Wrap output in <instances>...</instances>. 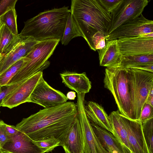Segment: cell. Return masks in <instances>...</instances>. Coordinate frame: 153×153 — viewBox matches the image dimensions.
Returning <instances> with one entry per match:
<instances>
[{
  "label": "cell",
  "instance_id": "obj_1",
  "mask_svg": "<svg viewBox=\"0 0 153 153\" xmlns=\"http://www.w3.org/2000/svg\"><path fill=\"white\" fill-rule=\"evenodd\" d=\"M77 115L76 104L67 102L23 118L16 127L33 141L54 138L61 146Z\"/></svg>",
  "mask_w": 153,
  "mask_h": 153
},
{
  "label": "cell",
  "instance_id": "obj_2",
  "mask_svg": "<svg viewBox=\"0 0 153 153\" xmlns=\"http://www.w3.org/2000/svg\"><path fill=\"white\" fill-rule=\"evenodd\" d=\"M70 13L90 49L95 51L92 41L97 32L105 37L108 34L111 14L108 13L99 0H72Z\"/></svg>",
  "mask_w": 153,
  "mask_h": 153
},
{
  "label": "cell",
  "instance_id": "obj_3",
  "mask_svg": "<svg viewBox=\"0 0 153 153\" xmlns=\"http://www.w3.org/2000/svg\"><path fill=\"white\" fill-rule=\"evenodd\" d=\"M69 7L54 8L41 12L24 22V26L19 34L31 36L38 41L62 39L68 16Z\"/></svg>",
  "mask_w": 153,
  "mask_h": 153
},
{
  "label": "cell",
  "instance_id": "obj_4",
  "mask_svg": "<svg viewBox=\"0 0 153 153\" xmlns=\"http://www.w3.org/2000/svg\"><path fill=\"white\" fill-rule=\"evenodd\" d=\"M103 82L113 95L120 113L136 120L131 78L128 68H106Z\"/></svg>",
  "mask_w": 153,
  "mask_h": 153
},
{
  "label": "cell",
  "instance_id": "obj_5",
  "mask_svg": "<svg viewBox=\"0 0 153 153\" xmlns=\"http://www.w3.org/2000/svg\"><path fill=\"white\" fill-rule=\"evenodd\" d=\"M60 41L53 39L39 42L24 57L23 65L7 85L27 79L48 67L50 62L48 59Z\"/></svg>",
  "mask_w": 153,
  "mask_h": 153
},
{
  "label": "cell",
  "instance_id": "obj_6",
  "mask_svg": "<svg viewBox=\"0 0 153 153\" xmlns=\"http://www.w3.org/2000/svg\"><path fill=\"white\" fill-rule=\"evenodd\" d=\"M132 89L134 115L139 120L142 108L153 88V72L128 68Z\"/></svg>",
  "mask_w": 153,
  "mask_h": 153
},
{
  "label": "cell",
  "instance_id": "obj_7",
  "mask_svg": "<svg viewBox=\"0 0 153 153\" xmlns=\"http://www.w3.org/2000/svg\"><path fill=\"white\" fill-rule=\"evenodd\" d=\"M39 42L32 37L19 34L14 42L2 55L0 60V75L25 57Z\"/></svg>",
  "mask_w": 153,
  "mask_h": 153
},
{
  "label": "cell",
  "instance_id": "obj_8",
  "mask_svg": "<svg viewBox=\"0 0 153 153\" xmlns=\"http://www.w3.org/2000/svg\"><path fill=\"white\" fill-rule=\"evenodd\" d=\"M140 36L153 37V21L142 14L118 27L105 38L108 41Z\"/></svg>",
  "mask_w": 153,
  "mask_h": 153
},
{
  "label": "cell",
  "instance_id": "obj_9",
  "mask_svg": "<svg viewBox=\"0 0 153 153\" xmlns=\"http://www.w3.org/2000/svg\"><path fill=\"white\" fill-rule=\"evenodd\" d=\"M149 2L147 0H122L111 14L108 35L121 25L142 14Z\"/></svg>",
  "mask_w": 153,
  "mask_h": 153
},
{
  "label": "cell",
  "instance_id": "obj_10",
  "mask_svg": "<svg viewBox=\"0 0 153 153\" xmlns=\"http://www.w3.org/2000/svg\"><path fill=\"white\" fill-rule=\"evenodd\" d=\"M85 94L77 93V116L82 128L84 153H108L95 135L86 116L84 108Z\"/></svg>",
  "mask_w": 153,
  "mask_h": 153
},
{
  "label": "cell",
  "instance_id": "obj_11",
  "mask_svg": "<svg viewBox=\"0 0 153 153\" xmlns=\"http://www.w3.org/2000/svg\"><path fill=\"white\" fill-rule=\"evenodd\" d=\"M68 100L63 93L51 87L43 77L30 95L28 102L36 103L45 108H48L65 103Z\"/></svg>",
  "mask_w": 153,
  "mask_h": 153
},
{
  "label": "cell",
  "instance_id": "obj_12",
  "mask_svg": "<svg viewBox=\"0 0 153 153\" xmlns=\"http://www.w3.org/2000/svg\"><path fill=\"white\" fill-rule=\"evenodd\" d=\"M43 77L42 72H40L27 79L4 98L0 106L11 109L28 102L32 93Z\"/></svg>",
  "mask_w": 153,
  "mask_h": 153
},
{
  "label": "cell",
  "instance_id": "obj_13",
  "mask_svg": "<svg viewBox=\"0 0 153 153\" xmlns=\"http://www.w3.org/2000/svg\"><path fill=\"white\" fill-rule=\"evenodd\" d=\"M117 39L119 50L123 56L153 54V37L140 36Z\"/></svg>",
  "mask_w": 153,
  "mask_h": 153
},
{
  "label": "cell",
  "instance_id": "obj_14",
  "mask_svg": "<svg viewBox=\"0 0 153 153\" xmlns=\"http://www.w3.org/2000/svg\"><path fill=\"white\" fill-rule=\"evenodd\" d=\"M127 133L129 151L131 153H149L144 137L142 123L121 114Z\"/></svg>",
  "mask_w": 153,
  "mask_h": 153
},
{
  "label": "cell",
  "instance_id": "obj_15",
  "mask_svg": "<svg viewBox=\"0 0 153 153\" xmlns=\"http://www.w3.org/2000/svg\"><path fill=\"white\" fill-rule=\"evenodd\" d=\"M10 139L2 146L1 153H45L26 134L20 131L9 136Z\"/></svg>",
  "mask_w": 153,
  "mask_h": 153
},
{
  "label": "cell",
  "instance_id": "obj_16",
  "mask_svg": "<svg viewBox=\"0 0 153 153\" xmlns=\"http://www.w3.org/2000/svg\"><path fill=\"white\" fill-rule=\"evenodd\" d=\"M61 146L65 153H84L83 133L77 115Z\"/></svg>",
  "mask_w": 153,
  "mask_h": 153
},
{
  "label": "cell",
  "instance_id": "obj_17",
  "mask_svg": "<svg viewBox=\"0 0 153 153\" xmlns=\"http://www.w3.org/2000/svg\"><path fill=\"white\" fill-rule=\"evenodd\" d=\"M95 135L102 146L108 153H130L110 132L90 123Z\"/></svg>",
  "mask_w": 153,
  "mask_h": 153
},
{
  "label": "cell",
  "instance_id": "obj_18",
  "mask_svg": "<svg viewBox=\"0 0 153 153\" xmlns=\"http://www.w3.org/2000/svg\"><path fill=\"white\" fill-rule=\"evenodd\" d=\"M84 108L86 116L90 123L113 134L109 116L101 105L95 102L90 101L85 104H84Z\"/></svg>",
  "mask_w": 153,
  "mask_h": 153
},
{
  "label": "cell",
  "instance_id": "obj_19",
  "mask_svg": "<svg viewBox=\"0 0 153 153\" xmlns=\"http://www.w3.org/2000/svg\"><path fill=\"white\" fill-rule=\"evenodd\" d=\"M60 75L64 85L77 93L85 94L89 92L91 88V82L85 72L78 73L65 71Z\"/></svg>",
  "mask_w": 153,
  "mask_h": 153
},
{
  "label": "cell",
  "instance_id": "obj_20",
  "mask_svg": "<svg viewBox=\"0 0 153 153\" xmlns=\"http://www.w3.org/2000/svg\"><path fill=\"white\" fill-rule=\"evenodd\" d=\"M97 51L100 66L117 67L120 63L123 56L118 46L117 39L106 41L104 47Z\"/></svg>",
  "mask_w": 153,
  "mask_h": 153
},
{
  "label": "cell",
  "instance_id": "obj_21",
  "mask_svg": "<svg viewBox=\"0 0 153 153\" xmlns=\"http://www.w3.org/2000/svg\"><path fill=\"white\" fill-rule=\"evenodd\" d=\"M109 117L113 129V134L130 152L127 133L121 117V114L118 110L111 112Z\"/></svg>",
  "mask_w": 153,
  "mask_h": 153
},
{
  "label": "cell",
  "instance_id": "obj_22",
  "mask_svg": "<svg viewBox=\"0 0 153 153\" xmlns=\"http://www.w3.org/2000/svg\"><path fill=\"white\" fill-rule=\"evenodd\" d=\"M153 65V54L122 56L118 67L135 68L142 65Z\"/></svg>",
  "mask_w": 153,
  "mask_h": 153
},
{
  "label": "cell",
  "instance_id": "obj_23",
  "mask_svg": "<svg viewBox=\"0 0 153 153\" xmlns=\"http://www.w3.org/2000/svg\"><path fill=\"white\" fill-rule=\"evenodd\" d=\"M82 37V35L70 13L67 19L62 37L60 40L61 44L67 45L73 39Z\"/></svg>",
  "mask_w": 153,
  "mask_h": 153
},
{
  "label": "cell",
  "instance_id": "obj_24",
  "mask_svg": "<svg viewBox=\"0 0 153 153\" xmlns=\"http://www.w3.org/2000/svg\"><path fill=\"white\" fill-rule=\"evenodd\" d=\"M17 15L15 8L10 10L0 18L1 22L4 24L16 36L19 34L17 23Z\"/></svg>",
  "mask_w": 153,
  "mask_h": 153
},
{
  "label": "cell",
  "instance_id": "obj_25",
  "mask_svg": "<svg viewBox=\"0 0 153 153\" xmlns=\"http://www.w3.org/2000/svg\"><path fill=\"white\" fill-rule=\"evenodd\" d=\"M17 36L14 35L3 24L0 36V53H4Z\"/></svg>",
  "mask_w": 153,
  "mask_h": 153
},
{
  "label": "cell",
  "instance_id": "obj_26",
  "mask_svg": "<svg viewBox=\"0 0 153 153\" xmlns=\"http://www.w3.org/2000/svg\"><path fill=\"white\" fill-rule=\"evenodd\" d=\"M24 58L19 60L0 75V85H7L23 65Z\"/></svg>",
  "mask_w": 153,
  "mask_h": 153
},
{
  "label": "cell",
  "instance_id": "obj_27",
  "mask_svg": "<svg viewBox=\"0 0 153 153\" xmlns=\"http://www.w3.org/2000/svg\"><path fill=\"white\" fill-rule=\"evenodd\" d=\"M144 137L149 153H153V118L142 123Z\"/></svg>",
  "mask_w": 153,
  "mask_h": 153
},
{
  "label": "cell",
  "instance_id": "obj_28",
  "mask_svg": "<svg viewBox=\"0 0 153 153\" xmlns=\"http://www.w3.org/2000/svg\"><path fill=\"white\" fill-rule=\"evenodd\" d=\"M35 143L41 148L45 152L51 151L55 147L61 146L60 141L53 137L41 140L34 141Z\"/></svg>",
  "mask_w": 153,
  "mask_h": 153
},
{
  "label": "cell",
  "instance_id": "obj_29",
  "mask_svg": "<svg viewBox=\"0 0 153 153\" xmlns=\"http://www.w3.org/2000/svg\"><path fill=\"white\" fill-rule=\"evenodd\" d=\"M27 79L12 84L7 85L4 86L5 88L3 90L2 89V87L0 85V107L1 104L4 98L7 95L16 89ZM0 113L1 111H0Z\"/></svg>",
  "mask_w": 153,
  "mask_h": 153
},
{
  "label": "cell",
  "instance_id": "obj_30",
  "mask_svg": "<svg viewBox=\"0 0 153 153\" xmlns=\"http://www.w3.org/2000/svg\"><path fill=\"white\" fill-rule=\"evenodd\" d=\"M105 36L100 32L96 33L93 36L92 41L95 51L102 49L105 46Z\"/></svg>",
  "mask_w": 153,
  "mask_h": 153
},
{
  "label": "cell",
  "instance_id": "obj_31",
  "mask_svg": "<svg viewBox=\"0 0 153 153\" xmlns=\"http://www.w3.org/2000/svg\"><path fill=\"white\" fill-rule=\"evenodd\" d=\"M153 118V106L146 102L141 110L139 121L142 123Z\"/></svg>",
  "mask_w": 153,
  "mask_h": 153
},
{
  "label": "cell",
  "instance_id": "obj_32",
  "mask_svg": "<svg viewBox=\"0 0 153 153\" xmlns=\"http://www.w3.org/2000/svg\"><path fill=\"white\" fill-rule=\"evenodd\" d=\"M17 0H0V18L10 10L15 8Z\"/></svg>",
  "mask_w": 153,
  "mask_h": 153
},
{
  "label": "cell",
  "instance_id": "obj_33",
  "mask_svg": "<svg viewBox=\"0 0 153 153\" xmlns=\"http://www.w3.org/2000/svg\"><path fill=\"white\" fill-rule=\"evenodd\" d=\"M122 0H99L100 4L106 11L111 14Z\"/></svg>",
  "mask_w": 153,
  "mask_h": 153
},
{
  "label": "cell",
  "instance_id": "obj_34",
  "mask_svg": "<svg viewBox=\"0 0 153 153\" xmlns=\"http://www.w3.org/2000/svg\"><path fill=\"white\" fill-rule=\"evenodd\" d=\"M3 122V120H0V144L1 148L10 139L4 129Z\"/></svg>",
  "mask_w": 153,
  "mask_h": 153
},
{
  "label": "cell",
  "instance_id": "obj_35",
  "mask_svg": "<svg viewBox=\"0 0 153 153\" xmlns=\"http://www.w3.org/2000/svg\"><path fill=\"white\" fill-rule=\"evenodd\" d=\"M3 124L5 131L9 137L16 134L20 131L16 126L7 124L3 121Z\"/></svg>",
  "mask_w": 153,
  "mask_h": 153
},
{
  "label": "cell",
  "instance_id": "obj_36",
  "mask_svg": "<svg viewBox=\"0 0 153 153\" xmlns=\"http://www.w3.org/2000/svg\"><path fill=\"white\" fill-rule=\"evenodd\" d=\"M146 102L153 106V88L149 93Z\"/></svg>",
  "mask_w": 153,
  "mask_h": 153
},
{
  "label": "cell",
  "instance_id": "obj_37",
  "mask_svg": "<svg viewBox=\"0 0 153 153\" xmlns=\"http://www.w3.org/2000/svg\"><path fill=\"white\" fill-rule=\"evenodd\" d=\"M66 97L68 100H74L76 97V92L73 91H69L67 93Z\"/></svg>",
  "mask_w": 153,
  "mask_h": 153
},
{
  "label": "cell",
  "instance_id": "obj_38",
  "mask_svg": "<svg viewBox=\"0 0 153 153\" xmlns=\"http://www.w3.org/2000/svg\"><path fill=\"white\" fill-rule=\"evenodd\" d=\"M1 145L0 144V153H1Z\"/></svg>",
  "mask_w": 153,
  "mask_h": 153
},
{
  "label": "cell",
  "instance_id": "obj_39",
  "mask_svg": "<svg viewBox=\"0 0 153 153\" xmlns=\"http://www.w3.org/2000/svg\"><path fill=\"white\" fill-rule=\"evenodd\" d=\"M2 55V54H1L0 53V59H1V57Z\"/></svg>",
  "mask_w": 153,
  "mask_h": 153
},
{
  "label": "cell",
  "instance_id": "obj_40",
  "mask_svg": "<svg viewBox=\"0 0 153 153\" xmlns=\"http://www.w3.org/2000/svg\"><path fill=\"white\" fill-rule=\"evenodd\" d=\"M1 22V21L0 18V23Z\"/></svg>",
  "mask_w": 153,
  "mask_h": 153
},
{
  "label": "cell",
  "instance_id": "obj_41",
  "mask_svg": "<svg viewBox=\"0 0 153 153\" xmlns=\"http://www.w3.org/2000/svg\"><path fill=\"white\" fill-rule=\"evenodd\" d=\"M130 153H131V152Z\"/></svg>",
  "mask_w": 153,
  "mask_h": 153
}]
</instances>
